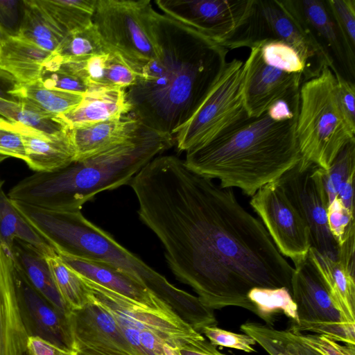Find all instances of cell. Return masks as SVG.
<instances>
[{"mask_svg": "<svg viewBox=\"0 0 355 355\" xmlns=\"http://www.w3.org/2000/svg\"><path fill=\"white\" fill-rule=\"evenodd\" d=\"M17 210L58 254L110 264L144 285L164 302L178 288L81 212L54 211L13 202Z\"/></svg>", "mask_w": 355, "mask_h": 355, "instance_id": "5", "label": "cell"}, {"mask_svg": "<svg viewBox=\"0 0 355 355\" xmlns=\"http://www.w3.org/2000/svg\"><path fill=\"white\" fill-rule=\"evenodd\" d=\"M278 181L309 228L311 248L337 261L338 245L328 227L329 202L322 182V168L301 158Z\"/></svg>", "mask_w": 355, "mask_h": 355, "instance_id": "11", "label": "cell"}, {"mask_svg": "<svg viewBox=\"0 0 355 355\" xmlns=\"http://www.w3.org/2000/svg\"><path fill=\"white\" fill-rule=\"evenodd\" d=\"M353 175H355V141L343 147L329 168H322V182L329 203L340 187Z\"/></svg>", "mask_w": 355, "mask_h": 355, "instance_id": "36", "label": "cell"}, {"mask_svg": "<svg viewBox=\"0 0 355 355\" xmlns=\"http://www.w3.org/2000/svg\"><path fill=\"white\" fill-rule=\"evenodd\" d=\"M109 52L92 24L67 33L53 53L62 61H85Z\"/></svg>", "mask_w": 355, "mask_h": 355, "instance_id": "35", "label": "cell"}, {"mask_svg": "<svg viewBox=\"0 0 355 355\" xmlns=\"http://www.w3.org/2000/svg\"><path fill=\"white\" fill-rule=\"evenodd\" d=\"M296 135L302 159L324 170L355 141V130L340 107L336 78L328 67L300 87Z\"/></svg>", "mask_w": 355, "mask_h": 355, "instance_id": "6", "label": "cell"}, {"mask_svg": "<svg viewBox=\"0 0 355 355\" xmlns=\"http://www.w3.org/2000/svg\"><path fill=\"white\" fill-rule=\"evenodd\" d=\"M81 277L88 289L90 299L107 311L121 327L137 331H150L175 348H179L188 340L202 336L173 310L151 309L83 276Z\"/></svg>", "mask_w": 355, "mask_h": 355, "instance_id": "12", "label": "cell"}, {"mask_svg": "<svg viewBox=\"0 0 355 355\" xmlns=\"http://www.w3.org/2000/svg\"><path fill=\"white\" fill-rule=\"evenodd\" d=\"M0 155L25 160V150L19 130L0 128Z\"/></svg>", "mask_w": 355, "mask_h": 355, "instance_id": "45", "label": "cell"}, {"mask_svg": "<svg viewBox=\"0 0 355 355\" xmlns=\"http://www.w3.org/2000/svg\"><path fill=\"white\" fill-rule=\"evenodd\" d=\"M67 34L93 24L97 0H39Z\"/></svg>", "mask_w": 355, "mask_h": 355, "instance_id": "32", "label": "cell"}, {"mask_svg": "<svg viewBox=\"0 0 355 355\" xmlns=\"http://www.w3.org/2000/svg\"><path fill=\"white\" fill-rule=\"evenodd\" d=\"M240 329L269 355H320L302 343L296 334L289 330H278L256 322L244 323Z\"/></svg>", "mask_w": 355, "mask_h": 355, "instance_id": "30", "label": "cell"}, {"mask_svg": "<svg viewBox=\"0 0 355 355\" xmlns=\"http://www.w3.org/2000/svg\"><path fill=\"white\" fill-rule=\"evenodd\" d=\"M7 158H8V157H6L5 155H0V164L2 163Z\"/></svg>", "mask_w": 355, "mask_h": 355, "instance_id": "54", "label": "cell"}, {"mask_svg": "<svg viewBox=\"0 0 355 355\" xmlns=\"http://www.w3.org/2000/svg\"><path fill=\"white\" fill-rule=\"evenodd\" d=\"M258 46L266 64L285 73H301L304 78L305 64L292 46L278 41L265 42Z\"/></svg>", "mask_w": 355, "mask_h": 355, "instance_id": "38", "label": "cell"}, {"mask_svg": "<svg viewBox=\"0 0 355 355\" xmlns=\"http://www.w3.org/2000/svg\"><path fill=\"white\" fill-rule=\"evenodd\" d=\"M201 332L215 346L226 347L251 353L255 352V340L245 334H236L215 327H206Z\"/></svg>", "mask_w": 355, "mask_h": 355, "instance_id": "42", "label": "cell"}, {"mask_svg": "<svg viewBox=\"0 0 355 355\" xmlns=\"http://www.w3.org/2000/svg\"><path fill=\"white\" fill-rule=\"evenodd\" d=\"M15 270L55 308L69 315L55 285L45 257L33 246L15 241L12 250Z\"/></svg>", "mask_w": 355, "mask_h": 355, "instance_id": "25", "label": "cell"}, {"mask_svg": "<svg viewBox=\"0 0 355 355\" xmlns=\"http://www.w3.org/2000/svg\"><path fill=\"white\" fill-rule=\"evenodd\" d=\"M19 84L15 78L0 69V97L9 101H15L10 92Z\"/></svg>", "mask_w": 355, "mask_h": 355, "instance_id": "49", "label": "cell"}, {"mask_svg": "<svg viewBox=\"0 0 355 355\" xmlns=\"http://www.w3.org/2000/svg\"><path fill=\"white\" fill-rule=\"evenodd\" d=\"M132 110L126 89L101 88L84 94L77 106L58 117L67 128L72 130L119 118Z\"/></svg>", "mask_w": 355, "mask_h": 355, "instance_id": "22", "label": "cell"}, {"mask_svg": "<svg viewBox=\"0 0 355 355\" xmlns=\"http://www.w3.org/2000/svg\"><path fill=\"white\" fill-rule=\"evenodd\" d=\"M58 293L67 309L78 310L90 302L88 289L81 276L57 252L45 257Z\"/></svg>", "mask_w": 355, "mask_h": 355, "instance_id": "31", "label": "cell"}, {"mask_svg": "<svg viewBox=\"0 0 355 355\" xmlns=\"http://www.w3.org/2000/svg\"><path fill=\"white\" fill-rule=\"evenodd\" d=\"M140 122L133 116L101 121L70 130L74 147L75 161H82L129 139Z\"/></svg>", "mask_w": 355, "mask_h": 355, "instance_id": "23", "label": "cell"}, {"mask_svg": "<svg viewBox=\"0 0 355 355\" xmlns=\"http://www.w3.org/2000/svg\"><path fill=\"white\" fill-rule=\"evenodd\" d=\"M295 334L302 343L320 355H355V345L347 344L343 345L337 341L320 334Z\"/></svg>", "mask_w": 355, "mask_h": 355, "instance_id": "43", "label": "cell"}, {"mask_svg": "<svg viewBox=\"0 0 355 355\" xmlns=\"http://www.w3.org/2000/svg\"><path fill=\"white\" fill-rule=\"evenodd\" d=\"M333 73L336 80V93L340 107L349 125L355 130L354 82L345 78L338 70Z\"/></svg>", "mask_w": 355, "mask_h": 355, "instance_id": "44", "label": "cell"}, {"mask_svg": "<svg viewBox=\"0 0 355 355\" xmlns=\"http://www.w3.org/2000/svg\"><path fill=\"white\" fill-rule=\"evenodd\" d=\"M21 3V20L15 34L24 40L53 53L67 33L39 0H24Z\"/></svg>", "mask_w": 355, "mask_h": 355, "instance_id": "27", "label": "cell"}, {"mask_svg": "<svg viewBox=\"0 0 355 355\" xmlns=\"http://www.w3.org/2000/svg\"><path fill=\"white\" fill-rule=\"evenodd\" d=\"M293 262L291 293L297 306V321L289 331L324 335L355 345V324L346 322L335 306L309 252Z\"/></svg>", "mask_w": 355, "mask_h": 355, "instance_id": "10", "label": "cell"}, {"mask_svg": "<svg viewBox=\"0 0 355 355\" xmlns=\"http://www.w3.org/2000/svg\"><path fill=\"white\" fill-rule=\"evenodd\" d=\"M81 276L156 310H173L144 285L114 266L100 261L58 254Z\"/></svg>", "mask_w": 355, "mask_h": 355, "instance_id": "20", "label": "cell"}, {"mask_svg": "<svg viewBox=\"0 0 355 355\" xmlns=\"http://www.w3.org/2000/svg\"><path fill=\"white\" fill-rule=\"evenodd\" d=\"M180 355H225L203 336L188 340L179 347Z\"/></svg>", "mask_w": 355, "mask_h": 355, "instance_id": "47", "label": "cell"}, {"mask_svg": "<svg viewBox=\"0 0 355 355\" xmlns=\"http://www.w3.org/2000/svg\"><path fill=\"white\" fill-rule=\"evenodd\" d=\"M39 80L44 87L50 89L82 94L89 91L80 78L59 67L53 54L45 62Z\"/></svg>", "mask_w": 355, "mask_h": 355, "instance_id": "39", "label": "cell"}, {"mask_svg": "<svg viewBox=\"0 0 355 355\" xmlns=\"http://www.w3.org/2000/svg\"><path fill=\"white\" fill-rule=\"evenodd\" d=\"M159 53L126 90L132 116L148 128L175 135L220 78L228 49L171 17L156 12Z\"/></svg>", "mask_w": 355, "mask_h": 355, "instance_id": "2", "label": "cell"}, {"mask_svg": "<svg viewBox=\"0 0 355 355\" xmlns=\"http://www.w3.org/2000/svg\"><path fill=\"white\" fill-rule=\"evenodd\" d=\"M15 282L20 315L28 336L38 337L74 351L68 315L33 288L15 268Z\"/></svg>", "mask_w": 355, "mask_h": 355, "instance_id": "16", "label": "cell"}, {"mask_svg": "<svg viewBox=\"0 0 355 355\" xmlns=\"http://www.w3.org/2000/svg\"><path fill=\"white\" fill-rule=\"evenodd\" d=\"M28 337L17 301L13 261L0 244V355H24Z\"/></svg>", "mask_w": 355, "mask_h": 355, "instance_id": "19", "label": "cell"}, {"mask_svg": "<svg viewBox=\"0 0 355 355\" xmlns=\"http://www.w3.org/2000/svg\"><path fill=\"white\" fill-rule=\"evenodd\" d=\"M173 139L140 122L123 143L58 171L35 172L7 195L14 202L41 209L81 210L96 194L129 184L144 166L173 146Z\"/></svg>", "mask_w": 355, "mask_h": 355, "instance_id": "4", "label": "cell"}, {"mask_svg": "<svg viewBox=\"0 0 355 355\" xmlns=\"http://www.w3.org/2000/svg\"><path fill=\"white\" fill-rule=\"evenodd\" d=\"M15 241H23L33 246L44 257L56 252L17 210L12 200L1 189L0 244L11 257Z\"/></svg>", "mask_w": 355, "mask_h": 355, "instance_id": "28", "label": "cell"}, {"mask_svg": "<svg viewBox=\"0 0 355 355\" xmlns=\"http://www.w3.org/2000/svg\"><path fill=\"white\" fill-rule=\"evenodd\" d=\"M248 297L255 308V314L268 326L273 324V316L276 313H283L291 318L293 323L297 321V306L286 288L255 287L249 291Z\"/></svg>", "mask_w": 355, "mask_h": 355, "instance_id": "33", "label": "cell"}, {"mask_svg": "<svg viewBox=\"0 0 355 355\" xmlns=\"http://www.w3.org/2000/svg\"><path fill=\"white\" fill-rule=\"evenodd\" d=\"M269 41L292 46L305 64L304 81L319 75L324 67L337 70L333 58L286 9L282 0H253L241 28L222 44L227 49L252 48Z\"/></svg>", "mask_w": 355, "mask_h": 355, "instance_id": "7", "label": "cell"}, {"mask_svg": "<svg viewBox=\"0 0 355 355\" xmlns=\"http://www.w3.org/2000/svg\"><path fill=\"white\" fill-rule=\"evenodd\" d=\"M352 175L340 188L336 196L343 205L350 211L354 212V180Z\"/></svg>", "mask_w": 355, "mask_h": 355, "instance_id": "48", "label": "cell"}, {"mask_svg": "<svg viewBox=\"0 0 355 355\" xmlns=\"http://www.w3.org/2000/svg\"><path fill=\"white\" fill-rule=\"evenodd\" d=\"M20 127V124H14L5 119L4 118L0 116V128H8L19 131Z\"/></svg>", "mask_w": 355, "mask_h": 355, "instance_id": "52", "label": "cell"}, {"mask_svg": "<svg viewBox=\"0 0 355 355\" xmlns=\"http://www.w3.org/2000/svg\"><path fill=\"white\" fill-rule=\"evenodd\" d=\"M347 55L355 66V0H326Z\"/></svg>", "mask_w": 355, "mask_h": 355, "instance_id": "37", "label": "cell"}, {"mask_svg": "<svg viewBox=\"0 0 355 355\" xmlns=\"http://www.w3.org/2000/svg\"><path fill=\"white\" fill-rule=\"evenodd\" d=\"M10 35V33H9L6 28L0 23V46Z\"/></svg>", "mask_w": 355, "mask_h": 355, "instance_id": "53", "label": "cell"}, {"mask_svg": "<svg viewBox=\"0 0 355 355\" xmlns=\"http://www.w3.org/2000/svg\"><path fill=\"white\" fill-rule=\"evenodd\" d=\"M17 1H0V19L3 21L12 20L15 18Z\"/></svg>", "mask_w": 355, "mask_h": 355, "instance_id": "51", "label": "cell"}, {"mask_svg": "<svg viewBox=\"0 0 355 355\" xmlns=\"http://www.w3.org/2000/svg\"><path fill=\"white\" fill-rule=\"evenodd\" d=\"M74 351L76 355H132L120 351L83 346L76 347Z\"/></svg>", "mask_w": 355, "mask_h": 355, "instance_id": "50", "label": "cell"}, {"mask_svg": "<svg viewBox=\"0 0 355 355\" xmlns=\"http://www.w3.org/2000/svg\"><path fill=\"white\" fill-rule=\"evenodd\" d=\"M243 64L242 91L250 118L263 114L277 101L300 90L301 73H288L266 64L259 46L252 47Z\"/></svg>", "mask_w": 355, "mask_h": 355, "instance_id": "15", "label": "cell"}, {"mask_svg": "<svg viewBox=\"0 0 355 355\" xmlns=\"http://www.w3.org/2000/svg\"><path fill=\"white\" fill-rule=\"evenodd\" d=\"M156 10L149 0H97L93 17L105 46L137 73L155 58Z\"/></svg>", "mask_w": 355, "mask_h": 355, "instance_id": "8", "label": "cell"}, {"mask_svg": "<svg viewBox=\"0 0 355 355\" xmlns=\"http://www.w3.org/2000/svg\"><path fill=\"white\" fill-rule=\"evenodd\" d=\"M24 355H29L27 352H25Z\"/></svg>", "mask_w": 355, "mask_h": 355, "instance_id": "55", "label": "cell"}, {"mask_svg": "<svg viewBox=\"0 0 355 355\" xmlns=\"http://www.w3.org/2000/svg\"><path fill=\"white\" fill-rule=\"evenodd\" d=\"M26 352L29 355H76L75 351L60 347L38 337L28 336Z\"/></svg>", "mask_w": 355, "mask_h": 355, "instance_id": "46", "label": "cell"}, {"mask_svg": "<svg viewBox=\"0 0 355 355\" xmlns=\"http://www.w3.org/2000/svg\"><path fill=\"white\" fill-rule=\"evenodd\" d=\"M10 95L17 101L58 117L77 106L84 94L47 88L38 79L25 85L17 84Z\"/></svg>", "mask_w": 355, "mask_h": 355, "instance_id": "29", "label": "cell"}, {"mask_svg": "<svg viewBox=\"0 0 355 355\" xmlns=\"http://www.w3.org/2000/svg\"><path fill=\"white\" fill-rule=\"evenodd\" d=\"M250 205L282 255L295 261L308 253L309 228L278 180L260 188Z\"/></svg>", "mask_w": 355, "mask_h": 355, "instance_id": "13", "label": "cell"}, {"mask_svg": "<svg viewBox=\"0 0 355 355\" xmlns=\"http://www.w3.org/2000/svg\"><path fill=\"white\" fill-rule=\"evenodd\" d=\"M0 116L14 124H20L46 134H55L68 129L59 117L49 115L26 103L1 97Z\"/></svg>", "mask_w": 355, "mask_h": 355, "instance_id": "34", "label": "cell"}, {"mask_svg": "<svg viewBox=\"0 0 355 355\" xmlns=\"http://www.w3.org/2000/svg\"><path fill=\"white\" fill-rule=\"evenodd\" d=\"M25 150L24 162L35 172H52L75 162L70 130L46 134L21 125L19 131Z\"/></svg>", "mask_w": 355, "mask_h": 355, "instance_id": "21", "label": "cell"}, {"mask_svg": "<svg viewBox=\"0 0 355 355\" xmlns=\"http://www.w3.org/2000/svg\"><path fill=\"white\" fill-rule=\"evenodd\" d=\"M297 116L278 121L266 112L248 118L219 137L189 148L184 160L193 171L218 180L223 188H237L252 197L301 159Z\"/></svg>", "mask_w": 355, "mask_h": 355, "instance_id": "3", "label": "cell"}, {"mask_svg": "<svg viewBox=\"0 0 355 355\" xmlns=\"http://www.w3.org/2000/svg\"><path fill=\"white\" fill-rule=\"evenodd\" d=\"M327 223L338 248L349 237L355 235L354 212L348 210L337 198L329 204Z\"/></svg>", "mask_w": 355, "mask_h": 355, "instance_id": "40", "label": "cell"}, {"mask_svg": "<svg viewBox=\"0 0 355 355\" xmlns=\"http://www.w3.org/2000/svg\"><path fill=\"white\" fill-rule=\"evenodd\" d=\"M137 74L118 54L110 52L105 78V88L125 89L133 86Z\"/></svg>", "mask_w": 355, "mask_h": 355, "instance_id": "41", "label": "cell"}, {"mask_svg": "<svg viewBox=\"0 0 355 355\" xmlns=\"http://www.w3.org/2000/svg\"><path fill=\"white\" fill-rule=\"evenodd\" d=\"M286 9L354 82L355 66L347 55L336 24L326 0H282Z\"/></svg>", "mask_w": 355, "mask_h": 355, "instance_id": "17", "label": "cell"}, {"mask_svg": "<svg viewBox=\"0 0 355 355\" xmlns=\"http://www.w3.org/2000/svg\"><path fill=\"white\" fill-rule=\"evenodd\" d=\"M243 64L236 58L227 63L198 110L175 134L179 151L207 143L250 118L243 97Z\"/></svg>", "mask_w": 355, "mask_h": 355, "instance_id": "9", "label": "cell"}, {"mask_svg": "<svg viewBox=\"0 0 355 355\" xmlns=\"http://www.w3.org/2000/svg\"><path fill=\"white\" fill-rule=\"evenodd\" d=\"M253 0H156L164 15L222 44L246 20Z\"/></svg>", "mask_w": 355, "mask_h": 355, "instance_id": "14", "label": "cell"}, {"mask_svg": "<svg viewBox=\"0 0 355 355\" xmlns=\"http://www.w3.org/2000/svg\"><path fill=\"white\" fill-rule=\"evenodd\" d=\"M129 185L140 220L159 239L176 279L211 309H245L252 288H286L293 267L232 189L190 169L184 159L160 155Z\"/></svg>", "mask_w": 355, "mask_h": 355, "instance_id": "1", "label": "cell"}, {"mask_svg": "<svg viewBox=\"0 0 355 355\" xmlns=\"http://www.w3.org/2000/svg\"><path fill=\"white\" fill-rule=\"evenodd\" d=\"M76 347L120 351L136 355L112 315L96 302L68 315Z\"/></svg>", "mask_w": 355, "mask_h": 355, "instance_id": "18", "label": "cell"}, {"mask_svg": "<svg viewBox=\"0 0 355 355\" xmlns=\"http://www.w3.org/2000/svg\"><path fill=\"white\" fill-rule=\"evenodd\" d=\"M309 254L320 272L335 306L345 321L355 324L354 272L312 248H310Z\"/></svg>", "mask_w": 355, "mask_h": 355, "instance_id": "24", "label": "cell"}, {"mask_svg": "<svg viewBox=\"0 0 355 355\" xmlns=\"http://www.w3.org/2000/svg\"><path fill=\"white\" fill-rule=\"evenodd\" d=\"M53 53L10 34L0 46V69L25 85L40 78L45 62Z\"/></svg>", "mask_w": 355, "mask_h": 355, "instance_id": "26", "label": "cell"}]
</instances>
